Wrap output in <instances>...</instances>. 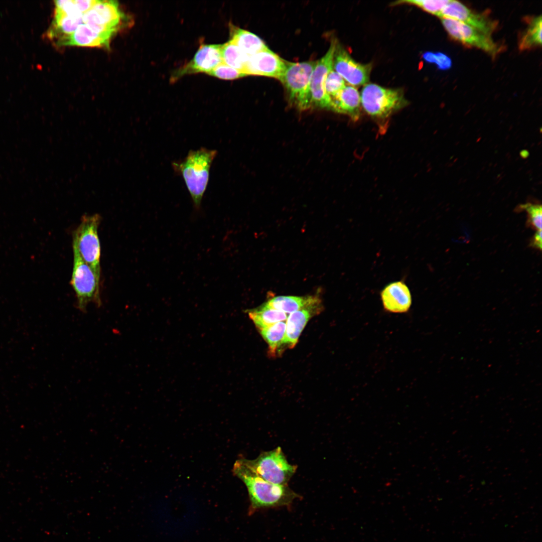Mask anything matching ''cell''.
I'll return each instance as SVG.
<instances>
[{
  "label": "cell",
  "instance_id": "1",
  "mask_svg": "<svg viewBox=\"0 0 542 542\" xmlns=\"http://www.w3.org/2000/svg\"><path fill=\"white\" fill-rule=\"evenodd\" d=\"M233 473L245 485L250 501L248 514L263 509L290 507L301 496L288 485L275 484L259 476L244 463L243 457L237 459Z\"/></svg>",
  "mask_w": 542,
  "mask_h": 542
},
{
  "label": "cell",
  "instance_id": "2",
  "mask_svg": "<svg viewBox=\"0 0 542 542\" xmlns=\"http://www.w3.org/2000/svg\"><path fill=\"white\" fill-rule=\"evenodd\" d=\"M217 154L215 150L201 148L190 151L183 160L172 163L175 172L183 178L197 211L200 210L210 167Z\"/></svg>",
  "mask_w": 542,
  "mask_h": 542
},
{
  "label": "cell",
  "instance_id": "3",
  "mask_svg": "<svg viewBox=\"0 0 542 542\" xmlns=\"http://www.w3.org/2000/svg\"><path fill=\"white\" fill-rule=\"evenodd\" d=\"M361 106L371 117L384 119L406 105L400 89L385 88L374 83L365 84L360 94Z\"/></svg>",
  "mask_w": 542,
  "mask_h": 542
},
{
  "label": "cell",
  "instance_id": "4",
  "mask_svg": "<svg viewBox=\"0 0 542 542\" xmlns=\"http://www.w3.org/2000/svg\"><path fill=\"white\" fill-rule=\"evenodd\" d=\"M100 221L98 214L84 215L72 235L73 251L99 275L101 247L98 230Z\"/></svg>",
  "mask_w": 542,
  "mask_h": 542
},
{
  "label": "cell",
  "instance_id": "5",
  "mask_svg": "<svg viewBox=\"0 0 542 542\" xmlns=\"http://www.w3.org/2000/svg\"><path fill=\"white\" fill-rule=\"evenodd\" d=\"M316 61H286L285 69L279 80L284 86L290 101L301 110L311 108L310 84Z\"/></svg>",
  "mask_w": 542,
  "mask_h": 542
},
{
  "label": "cell",
  "instance_id": "6",
  "mask_svg": "<svg viewBox=\"0 0 542 542\" xmlns=\"http://www.w3.org/2000/svg\"><path fill=\"white\" fill-rule=\"evenodd\" d=\"M70 284L77 299V308L85 312L87 305L93 303L101 305L100 275L73 251V263Z\"/></svg>",
  "mask_w": 542,
  "mask_h": 542
},
{
  "label": "cell",
  "instance_id": "7",
  "mask_svg": "<svg viewBox=\"0 0 542 542\" xmlns=\"http://www.w3.org/2000/svg\"><path fill=\"white\" fill-rule=\"evenodd\" d=\"M243 460L246 465L261 478L278 485H288L297 468V465L289 463L280 447L271 451L262 452L253 460L245 458H243Z\"/></svg>",
  "mask_w": 542,
  "mask_h": 542
},
{
  "label": "cell",
  "instance_id": "8",
  "mask_svg": "<svg viewBox=\"0 0 542 542\" xmlns=\"http://www.w3.org/2000/svg\"><path fill=\"white\" fill-rule=\"evenodd\" d=\"M124 17L117 2L98 1L83 14L82 21L93 31L112 38L120 28Z\"/></svg>",
  "mask_w": 542,
  "mask_h": 542
},
{
  "label": "cell",
  "instance_id": "9",
  "mask_svg": "<svg viewBox=\"0 0 542 542\" xmlns=\"http://www.w3.org/2000/svg\"><path fill=\"white\" fill-rule=\"evenodd\" d=\"M442 25L449 35L463 44L476 48L495 57L502 51V47L495 43L491 36L460 21L450 18H441Z\"/></svg>",
  "mask_w": 542,
  "mask_h": 542
},
{
  "label": "cell",
  "instance_id": "10",
  "mask_svg": "<svg viewBox=\"0 0 542 542\" xmlns=\"http://www.w3.org/2000/svg\"><path fill=\"white\" fill-rule=\"evenodd\" d=\"M222 44H201L193 58L188 63L175 70L170 81L174 82L182 77L198 73H208L222 62Z\"/></svg>",
  "mask_w": 542,
  "mask_h": 542
},
{
  "label": "cell",
  "instance_id": "11",
  "mask_svg": "<svg viewBox=\"0 0 542 542\" xmlns=\"http://www.w3.org/2000/svg\"><path fill=\"white\" fill-rule=\"evenodd\" d=\"M337 41L333 40L326 54L316 64L310 84V106L330 109V99L325 93L326 76L333 69L334 53Z\"/></svg>",
  "mask_w": 542,
  "mask_h": 542
},
{
  "label": "cell",
  "instance_id": "12",
  "mask_svg": "<svg viewBox=\"0 0 542 542\" xmlns=\"http://www.w3.org/2000/svg\"><path fill=\"white\" fill-rule=\"evenodd\" d=\"M333 68L350 85L358 86L368 82L372 66L356 62L347 51L336 42Z\"/></svg>",
  "mask_w": 542,
  "mask_h": 542
},
{
  "label": "cell",
  "instance_id": "13",
  "mask_svg": "<svg viewBox=\"0 0 542 542\" xmlns=\"http://www.w3.org/2000/svg\"><path fill=\"white\" fill-rule=\"evenodd\" d=\"M438 17L460 21L489 36L497 27V23L486 15L474 12L456 1H450Z\"/></svg>",
  "mask_w": 542,
  "mask_h": 542
},
{
  "label": "cell",
  "instance_id": "14",
  "mask_svg": "<svg viewBox=\"0 0 542 542\" xmlns=\"http://www.w3.org/2000/svg\"><path fill=\"white\" fill-rule=\"evenodd\" d=\"M286 65V61L268 48L249 56L243 73L247 75H260L279 79Z\"/></svg>",
  "mask_w": 542,
  "mask_h": 542
},
{
  "label": "cell",
  "instance_id": "15",
  "mask_svg": "<svg viewBox=\"0 0 542 542\" xmlns=\"http://www.w3.org/2000/svg\"><path fill=\"white\" fill-rule=\"evenodd\" d=\"M380 297L384 310L390 313H406L412 305L410 290L401 281L387 285L381 291Z\"/></svg>",
  "mask_w": 542,
  "mask_h": 542
},
{
  "label": "cell",
  "instance_id": "16",
  "mask_svg": "<svg viewBox=\"0 0 542 542\" xmlns=\"http://www.w3.org/2000/svg\"><path fill=\"white\" fill-rule=\"evenodd\" d=\"M111 38L98 33L82 23L71 34L56 44L59 46H77L108 48Z\"/></svg>",
  "mask_w": 542,
  "mask_h": 542
},
{
  "label": "cell",
  "instance_id": "17",
  "mask_svg": "<svg viewBox=\"0 0 542 542\" xmlns=\"http://www.w3.org/2000/svg\"><path fill=\"white\" fill-rule=\"evenodd\" d=\"M360 94L351 85L345 86L330 99V110L349 116L354 120L360 115Z\"/></svg>",
  "mask_w": 542,
  "mask_h": 542
},
{
  "label": "cell",
  "instance_id": "18",
  "mask_svg": "<svg viewBox=\"0 0 542 542\" xmlns=\"http://www.w3.org/2000/svg\"><path fill=\"white\" fill-rule=\"evenodd\" d=\"M320 304L290 314L286 320V328L283 345L294 347L309 319L321 309Z\"/></svg>",
  "mask_w": 542,
  "mask_h": 542
},
{
  "label": "cell",
  "instance_id": "19",
  "mask_svg": "<svg viewBox=\"0 0 542 542\" xmlns=\"http://www.w3.org/2000/svg\"><path fill=\"white\" fill-rule=\"evenodd\" d=\"M83 14L67 15L55 10L54 18L47 33L56 43L73 33L83 23Z\"/></svg>",
  "mask_w": 542,
  "mask_h": 542
},
{
  "label": "cell",
  "instance_id": "20",
  "mask_svg": "<svg viewBox=\"0 0 542 542\" xmlns=\"http://www.w3.org/2000/svg\"><path fill=\"white\" fill-rule=\"evenodd\" d=\"M230 40L248 56L266 49L267 47L257 35L242 29L232 24H229Z\"/></svg>",
  "mask_w": 542,
  "mask_h": 542
},
{
  "label": "cell",
  "instance_id": "21",
  "mask_svg": "<svg viewBox=\"0 0 542 542\" xmlns=\"http://www.w3.org/2000/svg\"><path fill=\"white\" fill-rule=\"evenodd\" d=\"M319 299L314 296L305 297L278 296L269 299L265 304L268 306L283 312L292 313L297 311L320 304Z\"/></svg>",
  "mask_w": 542,
  "mask_h": 542
},
{
  "label": "cell",
  "instance_id": "22",
  "mask_svg": "<svg viewBox=\"0 0 542 542\" xmlns=\"http://www.w3.org/2000/svg\"><path fill=\"white\" fill-rule=\"evenodd\" d=\"M245 312L259 330L278 322L286 321L287 319L286 313L273 309L265 303L259 308L247 310Z\"/></svg>",
  "mask_w": 542,
  "mask_h": 542
},
{
  "label": "cell",
  "instance_id": "23",
  "mask_svg": "<svg viewBox=\"0 0 542 542\" xmlns=\"http://www.w3.org/2000/svg\"><path fill=\"white\" fill-rule=\"evenodd\" d=\"M526 28L519 37L518 45L521 51L530 50L541 45V16L529 18Z\"/></svg>",
  "mask_w": 542,
  "mask_h": 542
},
{
  "label": "cell",
  "instance_id": "24",
  "mask_svg": "<svg viewBox=\"0 0 542 542\" xmlns=\"http://www.w3.org/2000/svg\"><path fill=\"white\" fill-rule=\"evenodd\" d=\"M221 53L223 63L243 72L249 56L243 53L232 41L229 40L222 44Z\"/></svg>",
  "mask_w": 542,
  "mask_h": 542
},
{
  "label": "cell",
  "instance_id": "25",
  "mask_svg": "<svg viewBox=\"0 0 542 542\" xmlns=\"http://www.w3.org/2000/svg\"><path fill=\"white\" fill-rule=\"evenodd\" d=\"M286 328V321H284L260 330L261 336L269 346L272 354H275L280 347L283 345Z\"/></svg>",
  "mask_w": 542,
  "mask_h": 542
},
{
  "label": "cell",
  "instance_id": "26",
  "mask_svg": "<svg viewBox=\"0 0 542 542\" xmlns=\"http://www.w3.org/2000/svg\"><path fill=\"white\" fill-rule=\"evenodd\" d=\"M449 2V0H404L396 2L393 5L401 4L413 5L426 12L438 17Z\"/></svg>",
  "mask_w": 542,
  "mask_h": 542
},
{
  "label": "cell",
  "instance_id": "27",
  "mask_svg": "<svg viewBox=\"0 0 542 542\" xmlns=\"http://www.w3.org/2000/svg\"><path fill=\"white\" fill-rule=\"evenodd\" d=\"M343 78L333 68L328 73L324 84L325 93L330 99L339 92L345 86Z\"/></svg>",
  "mask_w": 542,
  "mask_h": 542
},
{
  "label": "cell",
  "instance_id": "28",
  "mask_svg": "<svg viewBox=\"0 0 542 542\" xmlns=\"http://www.w3.org/2000/svg\"><path fill=\"white\" fill-rule=\"evenodd\" d=\"M210 76L227 80H231L247 76L242 71L222 62L207 73Z\"/></svg>",
  "mask_w": 542,
  "mask_h": 542
},
{
  "label": "cell",
  "instance_id": "29",
  "mask_svg": "<svg viewBox=\"0 0 542 542\" xmlns=\"http://www.w3.org/2000/svg\"><path fill=\"white\" fill-rule=\"evenodd\" d=\"M519 209L525 210L528 214V224L535 229L541 230V205L538 204L527 203L519 205Z\"/></svg>",
  "mask_w": 542,
  "mask_h": 542
},
{
  "label": "cell",
  "instance_id": "30",
  "mask_svg": "<svg viewBox=\"0 0 542 542\" xmlns=\"http://www.w3.org/2000/svg\"><path fill=\"white\" fill-rule=\"evenodd\" d=\"M423 58L428 62L436 63L438 67L441 69L449 68L451 65L450 58L442 53H425Z\"/></svg>",
  "mask_w": 542,
  "mask_h": 542
},
{
  "label": "cell",
  "instance_id": "31",
  "mask_svg": "<svg viewBox=\"0 0 542 542\" xmlns=\"http://www.w3.org/2000/svg\"><path fill=\"white\" fill-rule=\"evenodd\" d=\"M530 246L539 250L541 249V230H537L530 242Z\"/></svg>",
  "mask_w": 542,
  "mask_h": 542
},
{
  "label": "cell",
  "instance_id": "32",
  "mask_svg": "<svg viewBox=\"0 0 542 542\" xmlns=\"http://www.w3.org/2000/svg\"><path fill=\"white\" fill-rule=\"evenodd\" d=\"M529 155L528 152L526 150H523L520 152V156L523 158H526Z\"/></svg>",
  "mask_w": 542,
  "mask_h": 542
}]
</instances>
